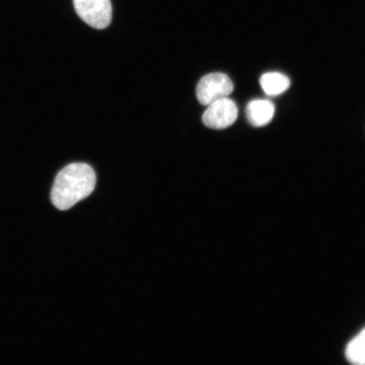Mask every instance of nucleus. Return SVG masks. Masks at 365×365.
I'll use <instances>...</instances> for the list:
<instances>
[{"mask_svg": "<svg viewBox=\"0 0 365 365\" xmlns=\"http://www.w3.org/2000/svg\"><path fill=\"white\" fill-rule=\"evenodd\" d=\"M346 354L350 362L357 364H365V329L351 341Z\"/></svg>", "mask_w": 365, "mask_h": 365, "instance_id": "nucleus-7", "label": "nucleus"}, {"mask_svg": "<svg viewBox=\"0 0 365 365\" xmlns=\"http://www.w3.org/2000/svg\"><path fill=\"white\" fill-rule=\"evenodd\" d=\"M275 113L274 104L264 99H255L246 107V116L251 125L262 127L270 123Z\"/></svg>", "mask_w": 365, "mask_h": 365, "instance_id": "nucleus-5", "label": "nucleus"}, {"mask_svg": "<svg viewBox=\"0 0 365 365\" xmlns=\"http://www.w3.org/2000/svg\"><path fill=\"white\" fill-rule=\"evenodd\" d=\"M96 181V173L88 164H68L58 173L54 180L52 203L58 210L66 211L93 193Z\"/></svg>", "mask_w": 365, "mask_h": 365, "instance_id": "nucleus-1", "label": "nucleus"}, {"mask_svg": "<svg viewBox=\"0 0 365 365\" xmlns=\"http://www.w3.org/2000/svg\"><path fill=\"white\" fill-rule=\"evenodd\" d=\"M259 84L267 95L277 96L289 89L291 82L289 77L282 73L268 72L261 77Z\"/></svg>", "mask_w": 365, "mask_h": 365, "instance_id": "nucleus-6", "label": "nucleus"}, {"mask_svg": "<svg viewBox=\"0 0 365 365\" xmlns=\"http://www.w3.org/2000/svg\"><path fill=\"white\" fill-rule=\"evenodd\" d=\"M76 11L82 21L95 29L110 25L113 16L110 0H74Z\"/></svg>", "mask_w": 365, "mask_h": 365, "instance_id": "nucleus-2", "label": "nucleus"}, {"mask_svg": "<svg viewBox=\"0 0 365 365\" xmlns=\"http://www.w3.org/2000/svg\"><path fill=\"white\" fill-rule=\"evenodd\" d=\"M234 91V83L223 73H211L200 80L196 96L200 104H211L218 99L227 98Z\"/></svg>", "mask_w": 365, "mask_h": 365, "instance_id": "nucleus-3", "label": "nucleus"}, {"mask_svg": "<svg viewBox=\"0 0 365 365\" xmlns=\"http://www.w3.org/2000/svg\"><path fill=\"white\" fill-rule=\"evenodd\" d=\"M238 113V107L232 99L228 97L218 99L208 105L203 113V124L214 130L226 129L237 120Z\"/></svg>", "mask_w": 365, "mask_h": 365, "instance_id": "nucleus-4", "label": "nucleus"}]
</instances>
